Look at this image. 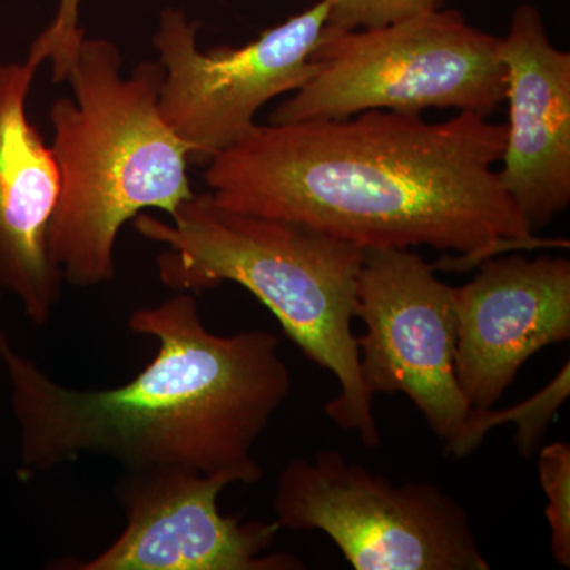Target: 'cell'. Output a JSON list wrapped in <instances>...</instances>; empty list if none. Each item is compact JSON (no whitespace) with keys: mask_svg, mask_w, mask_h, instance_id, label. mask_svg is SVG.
<instances>
[{"mask_svg":"<svg viewBox=\"0 0 570 570\" xmlns=\"http://www.w3.org/2000/svg\"><path fill=\"white\" fill-rule=\"evenodd\" d=\"M505 126L499 179L532 234L570 204V55L554 47L530 3L502 37Z\"/></svg>","mask_w":570,"mask_h":570,"instance_id":"11","label":"cell"},{"mask_svg":"<svg viewBox=\"0 0 570 570\" xmlns=\"http://www.w3.org/2000/svg\"><path fill=\"white\" fill-rule=\"evenodd\" d=\"M328 11V0H321L245 47L209 51L198 48V22L181 10L163 11L153 39L164 67L159 107L190 163L206 164L230 148L269 100L305 85Z\"/></svg>","mask_w":570,"mask_h":570,"instance_id":"8","label":"cell"},{"mask_svg":"<svg viewBox=\"0 0 570 570\" xmlns=\"http://www.w3.org/2000/svg\"><path fill=\"white\" fill-rule=\"evenodd\" d=\"M66 81L73 97L50 110L62 190L48 249L63 284L89 288L115 277L124 224L148 208L171 217L194 197L189 149L160 112L159 61L126 75L118 45L85 37Z\"/></svg>","mask_w":570,"mask_h":570,"instance_id":"4","label":"cell"},{"mask_svg":"<svg viewBox=\"0 0 570 570\" xmlns=\"http://www.w3.org/2000/svg\"><path fill=\"white\" fill-rule=\"evenodd\" d=\"M37 70L29 59L0 63V287L41 326L62 298V275L48 249L62 179L26 108Z\"/></svg>","mask_w":570,"mask_h":570,"instance_id":"12","label":"cell"},{"mask_svg":"<svg viewBox=\"0 0 570 570\" xmlns=\"http://www.w3.org/2000/svg\"><path fill=\"white\" fill-rule=\"evenodd\" d=\"M360 371L371 395L403 393L460 459L471 406L456 379L455 287L411 249H367L356 284Z\"/></svg>","mask_w":570,"mask_h":570,"instance_id":"7","label":"cell"},{"mask_svg":"<svg viewBox=\"0 0 570 570\" xmlns=\"http://www.w3.org/2000/svg\"><path fill=\"white\" fill-rule=\"evenodd\" d=\"M539 480L547 497L550 551L561 568H570V445L554 442L539 449Z\"/></svg>","mask_w":570,"mask_h":570,"instance_id":"14","label":"cell"},{"mask_svg":"<svg viewBox=\"0 0 570 570\" xmlns=\"http://www.w3.org/2000/svg\"><path fill=\"white\" fill-rule=\"evenodd\" d=\"M502 39L455 10L379 29H324L313 73L269 124L344 119L370 110L422 115L456 108L485 116L505 99Z\"/></svg>","mask_w":570,"mask_h":570,"instance_id":"5","label":"cell"},{"mask_svg":"<svg viewBox=\"0 0 570 570\" xmlns=\"http://www.w3.org/2000/svg\"><path fill=\"white\" fill-rule=\"evenodd\" d=\"M230 480L193 469H124L116 501L126 528L88 561L66 570H302L295 554L272 551L276 521L223 515L220 493Z\"/></svg>","mask_w":570,"mask_h":570,"instance_id":"9","label":"cell"},{"mask_svg":"<svg viewBox=\"0 0 570 570\" xmlns=\"http://www.w3.org/2000/svg\"><path fill=\"white\" fill-rule=\"evenodd\" d=\"M281 530L322 531L355 570H489L468 512L428 482L396 485L337 450L295 459L277 478Z\"/></svg>","mask_w":570,"mask_h":570,"instance_id":"6","label":"cell"},{"mask_svg":"<svg viewBox=\"0 0 570 570\" xmlns=\"http://www.w3.org/2000/svg\"><path fill=\"white\" fill-rule=\"evenodd\" d=\"M569 393L570 363L568 362L550 384L515 406L502 409V411L471 409L466 431L461 442L460 459L478 450L491 430L505 423L517 425L515 445L521 455H534L539 452L550 423L553 422L561 404L568 400Z\"/></svg>","mask_w":570,"mask_h":570,"instance_id":"13","label":"cell"},{"mask_svg":"<svg viewBox=\"0 0 570 570\" xmlns=\"http://www.w3.org/2000/svg\"><path fill=\"white\" fill-rule=\"evenodd\" d=\"M505 126L460 111L444 122L370 110L344 119L255 124L206 163L217 205L303 225L360 249L428 246L461 266L554 246L532 234L494 165Z\"/></svg>","mask_w":570,"mask_h":570,"instance_id":"1","label":"cell"},{"mask_svg":"<svg viewBox=\"0 0 570 570\" xmlns=\"http://www.w3.org/2000/svg\"><path fill=\"white\" fill-rule=\"evenodd\" d=\"M81 0H61L51 24L33 41L29 51V61L37 63L51 62L52 81L67 80V75L77 56L85 31L80 28Z\"/></svg>","mask_w":570,"mask_h":570,"instance_id":"16","label":"cell"},{"mask_svg":"<svg viewBox=\"0 0 570 570\" xmlns=\"http://www.w3.org/2000/svg\"><path fill=\"white\" fill-rule=\"evenodd\" d=\"M134 225L165 247L157 269L171 291L234 283L268 307L299 351L336 379L340 393L326 417L367 449L381 445L352 330L365 250L303 225L224 208L208 193L194 194L168 223L138 214Z\"/></svg>","mask_w":570,"mask_h":570,"instance_id":"3","label":"cell"},{"mask_svg":"<svg viewBox=\"0 0 570 570\" xmlns=\"http://www.w3.org/2000/svg\"><path fill=\"white\" fill-rule=\"evenodd\" d=\"M135 335L159 343L140 373L115 389L75 390L21 355L0 328V358L21 430L29 480L81 456L124 469L178 466L234 483L262 479L254 449L291 395L279 337L266 330L217 335L190 292L129 316Z\"/></svg>","mask_w":570,"mask_h":570,"instance_id":"2","label":"cell"},{"mask_svg":"<svg viewBox=\"0 0 570 570\" xmlns=\"http://www.w3.org/2000/svg\"><path fill=\"white\" fill-rule=\"evenodd\" d=\"M455 371L472 409H493L520 367L570 337V262L523 255L489 258L455 287Z\"/></svg>","mask_w":570,"mask_h":570,"instance_id":"10","label":"cell"},{"mask_svg":"<svg viewBox=\"0 0 570 570\" xmlns=\"http://www.w3.org/2000/svg\"><path fill=\"white\" fill-rule=\"evenodd\" d=\"M325 29L363 31L412 20L442 10L445 0H328Z\"/></svg>","mask_w":570,"mask_h":570,"instance_id":"15","label":"cell"}]
</instances>
